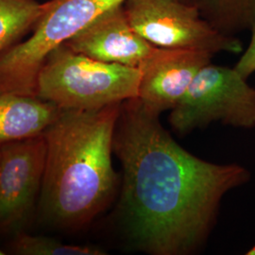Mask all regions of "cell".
I'll return each mask as SVG.
<instances>
[{"mask_svg": "<svg viewBox=\"0 0 255 255\" xmlns=\"http://www.w3.org/2000/svg\"><path fill=\"white\" fill-rule=\"evenodd\" d=\"M64 45L94 60L135 68L156 48L130 26L123 4L101 14Z\"/></svg>", "mask_w": 255, "mask_h": 255, "instance_id": "9", "label": "cell"}, {"mask_svg": "<svg viewBox=\"0 0 255 255\" xmlns=\"http://www.w3.org/2000/svg\"><path fill=\"white\" fill-rule=\"evenodd\" d=\"M220 121L233 127L255 128V88L235 68L203 66L182 100L171 110L169 122L185 134Z\"/></svg>", "mask_w": 255, "mask_h": 255, "instance_id": "5", "label": "cell"}, {"mask_svg": "<svg viewBox=\"0 0 255 255\" xmlns=\"http://www.w3.org/2000/svg\"><path fill=\"white\" fill-rule=\"evenodd\" d=\"M212 26L233 35L252 29L255 23V0H189Z\"/></svg>", "mask_w": 255, "mask_h": 255, "instance_id": "11", "label": "cell"}, {"mask_svg": "<svg viewBox=\"0 0 255 255\" xmlns=\"http://www.w3.org/2000/svg\"><path fill=\"white\" fill-rule=\"evenodd\" d=\"M128 20L140 36L157 47L240 53L241 42L220 32L188 0H126Z\"/></svg>", "mask_w": 255, "mask_h": 255, "instance_id": "6", "label": "cell"}, {"mask_svg": "<svg viewBox=\"0 0 255 255\" xmlns=\"http://www.w3.org/2000/svg\"><path fill=\"white\" fill-rule=\"evenodd\" d=\"M46 4L36 0H0V55L33 29Z\"/></svg>", "mask_w": 255, "mask_h": 255, "instance_id": "12", "label": "cell"}, {"mask_svg": "<svg viewBox=\"0 0 255 255\" xmlns=\"http://www.w3.org/2000/svg\"><path fill=\"white\" fill-rule=\"evenodd\" d=\"M252 31L251 43L235 66L237 72L246 80L255 72V23L252 27Z\"/></svg>", "mask_w": 255, "mask_h": 255, "instance_id": "14", "label": "cell"}, {"mask_svg": "<svg viewBox=\"0 0 255 255\" xmlns=\"http://www.w3.org/2000/svg\"><path fill=\"white\" fill-rule=\"evenodd\" d=\"M6 255V253H5V252H4V251H3V250H2V249H1V248H0V255Z\"/></svg>", "mask_w": 255, "mask_h": 255, "instance_id": "16", "label": "cell"}, {"mask_svg": "<svg viewBox=\"0 0 255 255\" xmlns=\"http://www.w3.org/2000/svg\"><path fill=\"white\" fill-rule=\"evenodd\" d=\"M247 255H255V245L253 247L248 253H247Z\"/></svg>", "mask_w": 255, "mask_h": 255, "instance_id": "15", "label": "cell"}, {"mask_svg": "<svg viewBox=\"0 0 255 255\" xmlns=\"http://www.w3.org/2000/svg\"><path fill=\"white\" fill-rule=\"evenodd\" d=\"M212 56L203 51L156 46L139 68L141 79L137 99L157 115L171 111L201 68L211 63Z\"/></svg>", "mask_w": 255, "mask_h": 255, "instance_id": "8", "label": "cell"}, {"mask_svg": "<svg viewBox=\"0 0 255 255\" xmlns=\"http://www.w3.org/2000/svg\"><path fill=\"white\" fill-rule=\"evenodd\" d=\"M159 116L137 98L121 103L113 146L123 169L120 209L137 248L184 255L207 236L223 196L251 174L239 164H213L186 151Z\"/></svg>", "mask_w": 255, "mask_h": 255, "instance_id": "1", "label": "cell"}, {"mask_svg": "<svg viewBox=\"0 0 255 255\" xmlns=\"http://www.w3.org/2000/svg\"><path fill=\"white\" fill-rule=\"evenodd\" d=\"M141 70L94 60L63 45L43 65L37 97L62 110L92 111L138 97Z\"/></svg>", "mask_w": 255, "mask_h": 255, "instance_id": "3", "label": "cell"}, {"mask_svg": "<svg viewBox=\"0 0 255 255\" xmlns=\"http://www.w3.org/2000/svg\"><path fill=\"white\" fill-rule=\"evenodd\" d=\"M10 251L17 255H103L94 247L65 244L51 237L30 236L19 232L10 244Z\"/></svg>", "mask_w": 255, "mask_h": 255, "instance_id": "13", "label": "cell"}, {"mask_svg": "<svg viewBox=\"0 0 255 255\" xmlns=\"http://www.w3.org/2000/svg\"><path fill=\"white\" fill-rule=\"evenodd\" d=\"M120 106L61 110L45 130L46 166L40 201L50 223L82 228L112 201L118 186L112 153Z\"/></svg>", "mask_w": 255, "mask_h": 255, "instance_id": "2", "label": "cell"}, {"mask_svg": "<svg viewBox=\"0 0 255 255\" xmlns=\"http://www.w3.org/2000/svg\"><path fill=\"white\" fill-rule=\"evenodd\" d=\"M43 134L0 146V231H18L41 194L46 166Z\"/></svg>", "mask_w": 255, "mask_h": 255, "instance_id": "7", "label": "cell"}, {"mask_svg": "<svg viewBox=\"0 0 255 255\" xmlns=\"http://www.w3.org/2000/svg\"><path fill=\"white\" fill-rule=\"evenodd\" d=\"M126 0H51L27 40L0 55V92L37 97L40 71L49 55L101 14Z\"/></svg>", "mask_w": 255, "mask_h": 255, "instance_id": "4", "label": "cell"}, {"mask_svg": "<svg viewBox=\"0 0 255 255\" xmlns=\"http://www.w3.org/2000/svg\"><path fill=\"white\" fill-rule=\"evenodd\" d=\"M61 110L38 97L0 92V146L43 134Z\"/></svg>", "mask_w": 255, "mask_h": 255, "instance_id": "10", "label": "cell"}]
</instances>
